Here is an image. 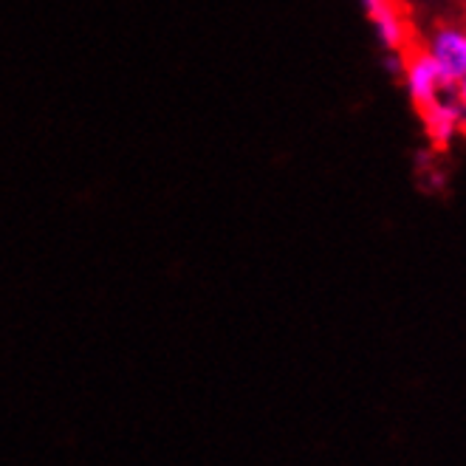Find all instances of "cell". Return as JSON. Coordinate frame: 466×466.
<instances>
[{"label":"cell","instance_id":"cell-1","mask_svg":"<svg viewBox=\"0 0 466 466\" xmlns=\"http://www.w3.org/2000/svg\"><path fill=\"white\" fill-rule=\"evenodd\" d=\"M401 79H404L407 96L413 99L416 107H424V105L435 102L438 96H444L447 91H452L441 68L427 57L421 46H410L401 54Z\"/></svg>","mask_w":466,"mask_h":466},{"label":"cell","instance_id":"cell-2","mask_svg":"<svg viewBox=\"0 0 466 466\" xmlns=\"http://www.w3.org/2000/svg\"><path fill=\"white\" fill-rule=\"evenodd\" d=\"M421 51L441 68L450 86L466 74V29L461 25H438L421 43Z\"/></svg>","mask_w":466,"mask_h":466},{"label":"cell","instance_id":"cell-3","mask_svg":"<svg viewBox=\"0 0 466 466\" xmlns=\"http://www.w3.org/2000/svg\"><path fill=\"white\" fill-rule=\"evenodd\" d=\"M362 6L370 17L381 48L401 60V54L410 48V23L399 6V0H362Z\"/></svg>","mask_w":466,"mask_h":466},{"label":"cell","instance_id":"cell-4","mask_svg":"<svg viewBox=\"0 0 466 466\" xmlns=\"http://www.w3.org/2000/svg\"><path fill=\"white\" fill-rule=\"evenodd\" d=\"M421 114V125L427 139L435 147H450L458 136H463V122H461V105L455 102L452 91H447L444 96H438L435 102L419 107Z\"/></svg>","mask_w":466,"mask_h":466},{"label":"cell","instance_id":"cell-5","mask_svg":"<svg viewBox=\"0 0 466 466\" xmlns=\"http://www.w3.org/2000/svg\"><path fill=\"white\" fill-rule=\"evenodd\" d=\"M452 96H455V102L461 105V111H466V74L452 86Z\"/></svg>","mask_w":466,"mask_h":466}]
</instances>
